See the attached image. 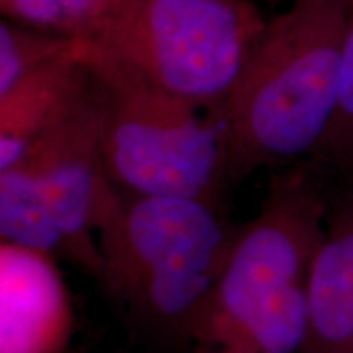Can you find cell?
Returning <instances> with one entry per match:
<instances>
[{"mask_svg": "<svg viewBox=\"0 0 353 353\" xmlns=\"http://www.w3.org/2000/svg\"><path fill=\"white\" fill-rule=\"evenodd\" d=\"M339 188L311 159L272 172L254 219L231 252L198 321L192 343L210 350L291 290L307 285Z\"/></svg>", "mask_w": 353, "mask_h": 353, "instance_id": "277c9868", "label": "cell"}, {"mask_svg": "<svg viewBox=\"0 0 353 353\" xmlns=\"http://www.w3.org/2000/svg\"><path fill=\"white\" fill-rule=\"evenodd\" d=\"M15 164L28 172L54 216L68 241L69 262L99 280L101 255L95 224L108 179L101 167L100 113L92 76L87 94L48 126Z\"/></svg>", "mask_w": 353, "mask_h": 353, "instance_id": "8992f818", "label": "cell"}, {"mask_svg": "<svg viewBox=\"0 0 353 353\" xmlns=\"http://www.w3.org/2000/svg\"><path fill=\"white\" fill-rule=\"evenodd\" d=\"M76 50V39L3 20L0 23V95L34 69Z\"/></svg>", "mask_w": 353, "mask_h": 353, "instance_id": "5bb4252c", "label": "cell"}, {"mask_svg": "<svg viewBox=\"0 0 353 353\" xmlns=\"http://www.w3.org/2000/svg\"><path fill=\"white\" fill-rule=\"evenodd\" d=\"M301 353H353V192L339 190L306 285Z\"/></svg>", "mask_w": 353, "mask_h": 353, "instance_id": "ba28073f", "label": "cell"}, {"mask_svg": "<svg viewBox=\"0 0 353 353\" xmlns=\"http://www.w3.org/2000/svg\"><path fill=\"white\" fill-rule=\"evenodd\" d=\"M342 192H353V12L343 48L337 108L324 138L311 154Z\"/></svg>", "mask_w": 353, "mask_h": 353, "instance_id": "4fadbf2b", "label": "cell"}, {"mask_svg": "<svg viewBox=\"0 0 353 353\" xmlns=\"http://www.w3.org/2000/svg\"><path fill=\"white\" fill-rule=\"evenodd\" d=\"M265 25L252 0H144L131 59L172 94L214 117Z\"/></svg>", "mask_w": 353, "mask_h": 353, "instance_id": "5b68a950", "label": "cell"}, {"mask_svg": "<svg viewBox=\"0 0 353 353\" xmlns=\"http://www.w3.org/2000/svg\"><path fill=\"white\" fill-rule=\"evenodd\" d=\"M306 330V286H301L260 311L226 342L196 353H301Z\"/></svg>", "mask_w": 353, "mask_h": 353, "instance_id": "7c38bea8", "label": "cell"}, {"mask_svg": "<svg viewBox=\"0 0 353 353\" xmlns=\"http://www.w3.org/2000/svg\"><path fill=\"white\" fill-rule=\"evenodd\" d=\"M100 113V157L114 187L226 206L231 188L219 121L162 87L138 63L77 41Z\"/></svg>", "mask_w": 353, "mask_h": 353, "instance_id": "3957f363", "label": "cell"}, {"mask_svg": "<svg viewBox=\"0 0 353 353\" xmlns=\"http://www.w3.org/2000/svg\"><path fill=\"white\" fill-rule=\"evenodd\" d=\"M0 236L2 241L69 260V247L54 216L23 167L0 170Z\"/></svg>", "mask_w": 353, "mask_h": 353, "instance_id": "8fae6325", "label": "cell"}, {"mask_svg": "<svg viewBox=\"0 0 353 353\" xmlns=\"http://www.w3.org/2000/svg\"><path fill=\"white\" fill-rule=\"evenodd\" d=\"M88 88L90 72L76 50L34 69L0 95V170L15 164Z\"/></svg>", "mask_w": 353, "mask_h": 353, "instance_id": "9c48e42d", "label": "cell"}, {"mask_svg": "<svg viewBox=\"0 0 353 353\" xmlns=\"http://www.w3.org/2000/svg\"><path fill=\"white\" fill-rule=\"evenodd\" d=\"M237 229L224 205L123 192L108 180L95 224L99 281L143 334L192 342Z\"/></svg>", "mask_w": 353, "mask_h": 353, "instance_id": "7a4b0ae2", "label": "cell"}, {"mask_svg": "<svg viewBox=\"0 0 353 353\" xmlns=\"http://www.w3.org/2000/svg\"><path fill=\"white\" fill-rule=\"evenodd\" d=\"M56 257L0 242V353H65L74 309Z\"/></svg>", "mask_w": 353, "mask_h": 353, "instance_id": "52a82bcc", "label": "cell"}, {"mask_svg": "<svg viewBox=\"0 0 353 353\" xmlns=\"http://www.w3.org/2000/svg\"><path fill=\"white\" fill-rule=\"evenodd\" d=\"M7 20L134 56L144 0H0Z\"/></svg>", "mask_w": 353, "mask_h": 353, "instance_id": "30bf717a", "label": "cell"}, {"mask_svg": "<svg viewBox=\"0 0 353 353\" xmlns=\"http://www.w3.org/2000/svg\"><path fill=\"white\" fill-rule=\"evenodd\" d=\"M352 12L348 0H293L267 21L214 114L231 187L262 167L309 159L319 145L337 108Z\"/></svg>", "mask_w": 353, "mask_h": 353, "instance_id": "6da1fadb", "label": "cell"}, {"mask_svg": "<svg viewBox=\"0 0 353 353\" xmlns=\"http://www.w3.org/2000/svg\"><path fill=\"white\" fill-rule=\"evenodd\" d=\"M72 353H87V352H85V348H79V350L72 352Z\"/></svg>", "mask_w": 353, "mask_h": 353, "instance_id": "9a60e30c", "label": "cell"}]
</instances>
